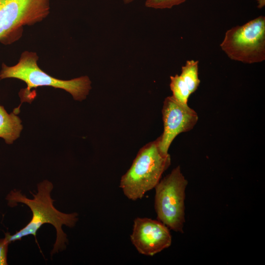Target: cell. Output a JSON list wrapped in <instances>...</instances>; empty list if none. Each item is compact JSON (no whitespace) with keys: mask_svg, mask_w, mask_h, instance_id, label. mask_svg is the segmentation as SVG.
Instances as JSON below:
<instances>
[{"mask_svg":"<svg viewBox=\"0 0 265 265\" xmlns=\"http://www.w3.org/2000/svg\"><path fill=\"white\" fill-rule=\"evenodd\" d=\"M231 60L246 64L265 60V17L259 16L227 30L220 44Z\"/></svg>","mask_w":265,"mask_h":265,"instance_id":"cell-4","label":"cell"},{"mask_svg":"<svg viewBox=\"0 0 265 265\" xmlns=\"http://www.w3.org/2000/svg\"><path fill=\"white\" fill-rule=\"evenodd\" d=\"M53 186L48 181L44 180L37 185V192L35 194L30 192L33 199H29L21 193L20 191L11 190L6 199L8 205L13 207L18 203L27 205L31 210L32 216L27 224L14 234L5 233V237L10 243L30 235L36 239L37 231L44 224H51L55 228L56 238L51 254L64 250L68 243L66 234L63 232L62 226L65 225L70 228L74 227L78 220L77 212L65 213L58 211L53 206L54 200L51 197Z\"/></svg>","mask_w":265,"mask_h":265,"instance_id":"cell-1","label":"cell"},{"mask_svg":"<svg viewBox=\"0 0 265 265\" xmlns=\"http://www.w3.org/2000/svg\"><path fill=\"white\" fill-rule=\"evenodd\" d=\"M159 137L138 151L127 172L121 177L120 187L129 199H141L155 187L171 163L170 155H164L159 146Z\"/></svg>","mask_w":265,"mask_h":265,"instance_id":"cell-3","label":"cell"},{"mask_svg":"<svg viewBox=\"0 0 265 265\" xmlns=\"http://www.w3.org/2000/svg\"><path fill=\"white\" fill-rule=\"evenodd\" d=\"M50 10V0H0V41L24 26L41 22Z\"/></svg>","mask_w":265,"mask_h":265,"instance_id":"cell-6","label":"cell"},{"mask_svg":"<svg viewBox=\"0 0 265 265\" xmlns=\"http://www.w3.org/2000/svg\"><path fill=\"white\" fill-rule=\"evenodd\" d=\"M164 130L159 137V148L162 154L168 155L169 148L179 133L193 129L198 121L196 112L180 102L172 96L166 97L162 109Z\"/></svg>","mask_w":265,"mask_h":265,"instance_id":"cell-7","label":"cell"},{"mask_svg":"<svg viewBox=\"0 0 265 265\" xmlns=\"http://www.w3.org/2000/svg\"><path fill=\"white\" fill-rule=\"evenodd\" d=\"M257 4V7L259 9H262L265 6V0H256Z\"/></svg>","mask_w":265,"mask_h":265,"instance_id":"cell-14","label":"cell"},{"mask_svg":"<svg viewBox=\"0 0 265 265\" xmlns=\"http://www.w3.org/2000/svg\"><path fill=\"white\" fill-rule=\"evenodd\" d=\"M21 120L13 111L8 113L0 105V138L7 144H12L20 136L23 129Z\"/></svg>","mask_w":265,"mask_h":265,"instance_id":"cell-9","label":"cell"},{"mask_svg":"<svg viewBox=\"0 0 265 265\" xmlns=\"http://www.w3.org/2000/svg\"><path fill=\"white\" fill-rule=\"evenodd\" d=\"M135 0H123L124 3L125 4H129L130 3L133 1H134Z\"/></svg>","mask_w":265,"mask_h":265,"instance_id":"cell-15","label":"cell"},{"mask_svg":"<svg viewBox=\"0 0 265 265\" xmlns=\"http://www.w3.org/2000/svg\"><path fill=\"white\" fill-rule=\"evenodd\" d=\"M187 0H146L145 6L156 9H170L181 4Z\"/></svg>","mask_w":265,"mask_h":265,"instance_id":"cell-12","label":"cell"},{"mask_svg":"<svg viewBox=\"0 0 265 265\" xmlns=\"http://www.w3.org/2000/svg\"><path fill=\"white\" fill-rule=\"evenodd\" d=\"M198 60H187L182 67L180 75L191 94L197 90L200 82L198 77Z\"/></svg>","mask_w":265,"mask_h":265,"instance_id":"cell-10","label":"cell"},{"mask_svg":"<svg viewBox=\"0 0 265 265\" xmlns=\"http://www.w3.org/2000/svg\"><path fill=\"white\" fill-rule=\"evenodd\" d=\"M38 56L35 52L25 51L18 62L9 66L2 63L0 80L14 78L24 81L26 87L19 93L21 102H31L34 97L30 92L39 86H51L63 89L69 93L76 101L85 99L91 89V82L88 76H82L70 80L55 78L41 69L38 64Z\"/></svg>","mask_w":265,"mask_h":265,"instance_id":"cell-2","label":"cell"},{"mask_svg":"<svg viewBox=\"0 0 265 265\" xmlns=\"http://www.w3.org/2000/svg\"><path fill=\"white\" fill-rule=\"evenodd\" d=\"M9 244L5 238L0 239V265H7V254Z\"/></svg>","mask_w":265,"mask_h":265,"instance_id":"cell-13","label":"cell"},{"mask_svg":"<svg viewBox=\"0 0 265 265\" xmlns=\"http://www.w3.org/2000/svg\"><path fill=\"white\" fill-rule=\"evenodd\" d=\"M170 87L175 99L181 103L187 104L191 93L180 75L170 76Z\"/></svg>","mask_w":265,"mask_h":265,"instance_id":"cell-11","label":"cell"},{"mask_svg":"<svg viewBox=\"0 0 265 265\" xmlns=\"http://www.w3.org/2000/svg\"><path fill=\"white\" fill-rule=\"evenodd\" d=\"M187 183L178 166L155 187V209L158 220L177 232H184L185 191Z\"/></svg>","mask_w":265,"mask_h":265,"instance_id":"cell-5","label":"cell"},{"mask_svg":"<svg viewBox=\"0 0 265 265\" xmlns=\"http://www.w3.org/2000/svg\"><path fill=\"white\" fill-rule=\"evenodd\" d=\"M131 240L142 255L153 256L171 244L169 229L159 220L137 217L134 220Z\"/></svg>","mask_w":265,"mask_h":265,"instance_id":"cell-8","label":"cell"}]
</instances>
